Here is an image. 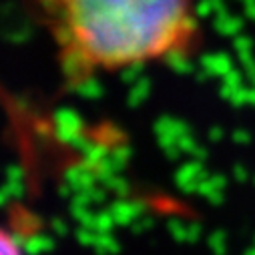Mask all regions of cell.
I'll use <instances>...</instances> for the list:
<instances>
[{
  "instance_id": "1",
  "label": "cell",
  "mask_w": 255,
  "mask_h": 255,
  "mask_svg": "<svg viewBox=\"0 0 255 255\" xmlns=\"http://www.w3.org/2000/svg\"><path fill=\"white\" fill-rule=\"evenodd\" d=\"M46 26L69 79L175 60L199 40L197 0H44Z\"/></svg>"
}]
</instances>
